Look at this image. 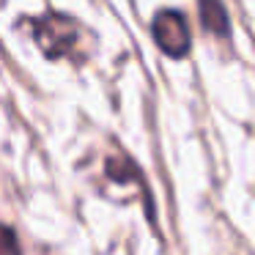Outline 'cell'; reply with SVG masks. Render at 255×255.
<instances>
[{
    "label": "cell",
    "mask_w": 255,
    "mask_h": 255,
    "mask_svg": "<svg viewBox=\"0 0 255 255\" xmlns=\"http://www.w3.org/2000/svg\"><path fill=\"white\" fill-rule=\"evenodd\" d=\"M30 28H33L36 44L44 50L47 58H66V55H74V50H77L80 28L72 17L44 14V17L33 19Z\"/></svg>",
    "instance_id": "cell-1"
},
{
    "label": "cell",
    "mask_w": 255,
    "mask_h": 255,
    "mask_svg": "<svg viewBox=\"0 0 255 255\" xmlns=\"http://www.w3.org/2000/svg\"><path fill=\"white\" fill-rule=\"evenodd\" d=\"M151 33H154V41L159 44V50L170 58H184L189 52V25L184 19L181 11H173V8H165L154 17L151 22Z\"/></svg>",
    "instance_id": "cell-2"
},
{
    "label": "cell",
    "mask_w": 255,
    "mask_h": 255,
    "mask_svg": "<svg viewBox=\"0 0 255 255\" xmlns=\"http://www.w3.org/2000/svg\"><path fill=\"white\" fill-rule=\"evenodd\" d=\"M198 11H200V22L217 39H225L228 30H231V19L228 11L222 6V0H198Z\"/></svg>",
    "instance_id": "cell-3"
},
{
    "label": "cell",
    "mask_w": 255,
    "mask_h": 255,
    "mask_svg": "<svg viewBox=\"0 0 255 255\" xmlns=\"http://www.w3.org/2000/svg\"><path fill=\"white\" fill-rule=\"evenodd\" d=\"M107 176L116 178L118 184H124L127 178H137V170H134L132 159L121 154V156H110L107 159Z\"/></svg>",
    "instance_id": "cell-4"
},
{
    "label": "cell",
    "mask_w": 255,
    "mask_h": 255,
    "mask_svg": "<svg viewBox=\"0 0 255 255\" xmlns=\"http://www.w3.org/2000/svg\"><path fill=\"white\" fill-rule=\"evenodd\" d=\"M0 255H22L19 253L17 233H14L8 225H3V222H0Z\"/></svg>",
    "instance_id": "cell-5"
},
{
    "label": "cell",
    "mask_w": 255,
    "mask_h": 255,
    "mask_svg": "<svg viewBox=\"0 0 255 255\" xmlns=\"http://www.w3.org/2000/svg\"><path fill=\"white\" fill-rule=\"evenodd\" d=\"M0 6H3V0H0Z\"/></svg>",
    "instance_id": "cell-6"
}]
</instances>
